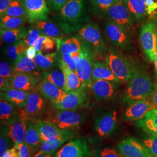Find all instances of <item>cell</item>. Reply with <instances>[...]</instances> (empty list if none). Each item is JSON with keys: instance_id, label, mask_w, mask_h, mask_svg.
I'll list each match as a JSON object with an SVG mask.
<instances>
[{"instance_id": "cell-1", "label": "cell", "mask_w": 157, "mask_h": 157, "mask_svg": "<svg viewBox=\"0 0 157 157\" xmlns=\"http://www.w3.org/2000/svg\"><path fill=\"white\" fill-rule=\"evenodd\" d=\"M57 21L65 33L78 31L87 21L84 0H69L59 11Z\"/></svg>"}, {"instance_id": "cell-2", "label": "cell", "mask_w": 157, "mask_h": 157, "mask_svg": "<svg viewBox=\"0 0 157 157\" xmlns=\"http://www.w3.org/2000/svg\"><path fill=\"white\" fill-rule=\"evenodd\" d=\"M154 90L151 79L145 72L137 69L129 80L124 97V102L131 104L136 101L148 99Z\"/></svg>"}, {"instance_id": "cell-3", "label": "cell", "mask_w": 157, "mask_h": 157, "mask_svg": "<svg viewBox=\"0 0 157 157\" xmlns=\"http://www.w3.org/2000/svg\"><path fill=\"white\" fill-rule=\"evenodd\" d=\"M106 63L120 83L129 81L137 69L128 58L115 51H108L106 55Z\"/></svg>"}, {"instance_id": "cell-4", "label": "cell", "mask_w": 157, "mask_h": 157, "mask_svg": "<svg viewBox=\"0 0 157 157\" xmlns=\"http://www.w3.org/2000/svg\"><path fill=\"white\" fill-rule=\"evenodd\" d=\"M78 36L90 46L96 55L108 52V47L97 23L90 22L83 25L78 31Z\"/></svg>"}, {"instance_id": "cell-5", "label": "cell", "mask_w": 157, "mask_h": 157, "mask_svg": "<svg viewBox=\"0 0 157 157\" xmlns=\"http://www.w3.org/2000/svg\"><path fill=\"white\" fill-rule=\"evenodd\" d=\"M141 45L148 59L154 62L157 48V24L151 19L141 26L140 33Z\"/></svg>"}, {"instance_id": "cell-6", "label": "cell", "mask_w": 157, "mask_h": 157, "mask_svg": "<svg viewBox=\"0 0 157 157\" xmlns=\"http://www.w3.org/2000/svg\"><path fill=\"white\" fill-rule=\"evenodd\" d=\"M104 32L108 40L115 47L123 51L131 50L132 41L128 31L108 19L104 25Z\"/></svg>"}, {"instance_id": "cell-7", "label": "cell", "mask_w": 157, "mask_h": 157, "mask_svg": "<svg viewBox=\"0 0 157 157\" xmlns=\"http://www.w3.org/2000/svg\"><path fill=\"white\" fill-rule=\"evenodd\" d=\"M82 51V56L77 63L76 72L85 87L90 88L93 82L92 72L96 54L90 46L83 41Z\"/></svg>"}, {"instance_id": "cell-8", "label": "cell", "mask_w": 157, "mask_h": 157, "mask_svg": "<svg viewBox=\"0 0 157 157\" xmlns=\"http://www.w3.org/2000/svg\"><path fill=\"white\" fill-rule=\"evenodd\" d=\"M47 121L53 123L59 129L71 130L84 122V115L78 110L56 109V112Z\"/></svg>"}, {"instance_id": "cell-9", "label": "cell", "mask_w": 157, "mask_h": 157, "mask_svg": "<svg viewBox=\"0 0 157 157\" xmlns=\"http://www.w3.org/2000/svg\"><path fill=\"white\" fill-rule=\"evenodd\" d=\"M109 19L129 31L133 27V17L124 0H117L107 12Z\"/></svg>"}, {"instance_id": "cell-10", "label": "cell", "mask_w": 157, "mask_h": 157, "mask_svg": "<svg viewBox=\"0 0 157 157\" xmlns=\"http://www.w3.org/2000/svg\"><path fill=\"white\" fill-rule=\"evenodd\" d=\"M89 104V99L84 89L67 92L61 101L52 106L56 109L79 110L87 108Z\"/></svg>"}, {"instance_id": "cell-11", "label": "cell", "mask_w": 157, "mask_h": 157, "mask_svg": "<svg viewBox=\"0 0 157 157\" xmlns=\"http://www.w3.org/2000/svg\"><path fill=\"white\" fill-rule=\"evenodd\" d=\"M45 99L40 93L37 86L29 92L25 106L22 110L25 117L28 121L39 117L44 112L46 107Z\"/></svg>"}, {"instance_id": "cell-12", "label": "cell", "mask_w": 157, "mask_h": 157, "mask_svg": "<svg viewBox=\"0 0 157 157\" xmlns=\"http://www.w3.org/2000/svg\"><path fill=\"white\" fill-rule=\"evenodd\" d=\"M54 157H93L87 141L75 139L69 141L56 151Z\"/></svg>"}, {"instance_id": "cell-13", "label": "cell", "mask_w": 157, "mask_h": 157, "mask_svg": "<svg viewBox=\"0 0 157 157\" xmlns=\"http://www.w3.org/2000/svg\"><path fill=\"white\" fill-rule=\"evenodd\" d=\"M117 147L122 157H153L145 146L133 137L122 139Z\"/></svg>"}, {"instance_id": "cell-14", "label": "cell", "mask_w": 157, "mask_h": 157, "mask_svg": "<svg viewBox=\"0 0 157 157\" xmlns=\"http://www.w3.org/2000/svg\"><path fill=\"white\" fill-rule=\"evenodd\" d=\"M117 83L105 80H94L91 89L95 100L104 102L113 100L117 94Z\"/></svg>"}, {"instance_id": "cell-15", "label": "cell", "mask_w": 157, "mask_h": 157, "mask_svg": "<svg viewBox=\"0 0 157 157\" xmlns=\"http://www.w3.org/2000/svg\"><path fill=\"white\" fill-rule=\"evenodd\" d=\"M42 80L39 73L14 72L10 79V88L31 91L37 87Z\"/></svg>"}, {"instance_id": "cell-16", "label": "cell", "mask_w": 157, "mask_h": 157, "mask_svg": "<svg viewBox=\"0 0 157 157\" xmlns=\"http://www.w3.org/2000/svg\"><path fill=\"white\" fill-rule=\"evenodd\" d=\"M117 126V113L116 111L106 112L98 115L94 121V129L100 137L111 136Z\"/></svg>"}, {"instance_id": "cell-17", "label": "cell", "mask_w": 157, "mask_h": 157, "mask_svg": "<svg viewBox=\"0 0 157 157\" xmlns=\"http://www.w3.org/2000/svg\"><path fill=\"white\" fill-rule=\"evenodd\" d=\"M28 122L22 112L19 111L17 116L6 124L8 133L15 144L25 143V136Z\"/></svg>"}, {"instance_id": "cell-18", "label": "cell", "mask_w": 157, "mask_h": 157, "mask_svg": "<svg viewBox=\"0 0 157 157\" xmlns=\"http://www.w3.org/2000/svg\"><path fill=\"white\" fill-rule=\"evenodd\" d=\"M29 22L34 24L48 19L49 8L45 0H24Z\"/></svg>"}, {"instance_id": "cell-19", "label": "cell", "mask_w": 157, "mask_h": 157, "mask_svg": "<svg viewBox=\"0 0 157 157\" xmlns=\"http://www.w3.org/2000/svg\"><path fill=\"white\" fill-rule=\"evenodd\" d=\"M156 109V107L148 98L136 101L129 104L123 114V119L125 121H137L144 118L148 112Z\"/></svg>"}, {"instance_id": "cell-20", "label": "cell", "mask_w": 157, "mask_h": 157, "mask_svg": "<svg viewBox=\"0 0 157 157\" xmlns=\"http://www.w3.org/2000/svg\"><path fill=\"white\" fill-rule=\"evenodd\" d=\"M37 87L40 93L47 100H50L52 105L59 102L67 94L65 90L57 87L45 78L41 80Z\"/></svg>"}, {"instance_id": "cell-21", "label": "cell", "mask_w": 157, "mask_h": 157, "mask_svg": "<svg viewBox=\"0 0 157 157\" xmlns=\"http://www.w3.org/2000/svg\"><path fill=\"white\" fill-rule=\"evenodd\" d=\"M58 66L60 67L63 73H64L65 78V86L64 90L67 93L76 90H84L86 88L78 78L76 72L72 71L68 67L61 58L59 59Z\"/></svg>"}, {"instance_id": "cell-22", "label": "cell", "mask_w": 157, "mask_h": 157, "mask_svg": "<svg viewBox=\"0 0 157 157\" xmlns=\"http://www.w3.org/2000/svg\"><path fill=\"white\" fill-rule=\"evenodd\" d=\"M35 123L39 130L43 141L56 139L65 135L69 130L59 129L56 125L47 120L37 121Z\"/></svg>"}, {"instance_id": "cell-23", "label": "cell", "mask_w": 157, "mask_h": 157, "mask_svg": "<svg viewBox=\"0 0 157 157\" xmlns=\"http://www.w3.org/2000/svg\"><path fill=\"white\" fill-rule=\"evenodd\" d=\"M29 91L10 88L6 91H1V98L5 100L14 105L15 107L22 108L25 106Z\"/></svg>"}, {"instance_id": "cell-24", "label": "cell", "mask_w": 157, "mask_h": 157, "mask_svg": "<svg viewBox=\"0 0 157 157\" xmlns=\"http://www.w3.org/2000/svg\"><path fill=\"white\" fill-rule=\"evenodd\" d=\"M57 52L60 55L71 54L73 52L81 50L82 41L78 36H73L67 39L56 38Z\"/></svg>"}, {"instance_id": "cell-25", "label": "cell", "mask_w": 157, "mask_h": 157, "mask_svg": "<svg viewBox=\"0 0 157 157\" xmlns=\"http://www.w3.org/2000/svg\"><path fill=\"white\" fill-rule=\"evenodd\" d=\"M92 78L93 80H105L117 83H120L107 63L101 61H96L94 62L93 68Z\"/></svg>"}, {"instance_id": "cell-26", "label": "cell", "mask_w": 157, "mask_h": 157, "mask_svg": "<svg viewBox=\"0 0 157 157\" xmlns=\"http://www.w3.org/2000/svg\"><path fill=\"white\" fill-rule=\"evenodd\" d=\"M43 142L39 130L35 122L29 121L25 136V143L33 153L40 148Z\"/></svg>"}, {"instance_id": "cell-27", "label": "cell", "mask_w": 157, "mask_h": 157, "mask_svg": "<svg viewBox=\"0 0 157 157\" xmlns=\"http://www.w3.org/2000/svg\"><path fill=\"white\" fill-rule=\"evenodd\" d=\"M135 126L150 135L157 136V115L152 110L142 119L135 122Z\"/></svg>"}, {"instance_id": "cell-28", "label": "cell", "mask_w": 157, "mask_h": 157, "mask_svg": "<svg viewBox=\"0 0 157 157\" xmlns=\"http://www.w3.org/2000/svg\"><path fill=\"white\" fill-rule=\"evenodd\" d=\"M13 67L14 72L39 73L41 71L34 59L29 58L25 52L14 62Z\"/></svg>"}, {"instance_id": "cell-29", "label": "cell", "mask_w": 157, "mask_h": 157, "mask_svg": "<svg viewBox=\"0 0 157 157\" xmlns=\"http://www.w3.org/2000/svg\"><path fill=\"white\" fill-rule=\"evenodd\" d=\"M60 54L58 52L43 54L42 52H37L34 58V61L41 71H45L58 66Z\"/></svg>"}, {"instance_id": "cell-30", "label": "cell", "mask_w": 157, "mask_h": 157, "mask_svg": "<svg viewBox=\"0 0 157 157\" xmlns=\"http://www.w3.org/2000/svg\"><path fill=\"white\" fill-rule=\"evenodd\" d=\"M28 33V29L21 27L13 29H1L0 34L1 40L6 44H11L24 39Z\"/></svg>"}, {"instance_id": "cell-31", "label": "cell", "mask_w": 157, "mask_h": 157, "mask_svg": "<svg viewBox=\"0 0 157 157\" xmlns=\"http://www.w3.org/2000/svg\"><path fill=\"white\" fill-rule=\"evenodd\" d=\"M34 26L47 36L52 38H62L63 36L61 28L48 19L34 23Z\"/></svg>"}, {"instance_id": "cell-32", "label": "cell", "mask_w": 157, "mask_h": 157, "mask_svg": "<svg viewBox=\"0 0 157 157\" xmlns=\"http://www.w3.org/2000/svg\"><path fill=\"white\" fill-rule=\"evenodd\" d=\"M129 11L137 22L143 21L147 15L145 0H124Z\"/></svg>"}, {"instance_id": "cell-33", "label": "cell", "mask_w": 157, "mask_h": 157, "mask_svg": "<svg viewBox=\"0 0 157 157\" xmlns=\"http://www.w3.org/2000/svg\"><path fill=\"white\" fill-rule=\"evenodd\" d=\"M74 133L72 130H68L64 135L58 139L52 140L43 141L40 147V151L54 153L58 148H59L67 140L72 139Z\"/></svg>"}, {"instance_id": "cell-34", "label": "cell", "mask_w": 157, "mask_h": 157, "mask_svg": "<svg viewBox=\"0 0 157 157\" xmlns=\"http://www.w3.org/2000/svg\"><path fill=\"white\" fill-rule=\"evenodd\" d=\"M43 78L48 82L55 84L57 87L65 89V78L64 73L58 66L51 68L45 71L43 73Z\"/></svg>"}, {"instance_id": "cell-35", "label": "cell", "mask_w": 157, "mask_h": 157, "mask_svg": "<svg viewBox=\"0 0 157 157\" xmlns=\"http://www.w3.org/2000/svg\"><path fill=\"white\" fill-rule=\"evenodd\" d=\"M15 106L11 103L1 98L0 100V118L1 122L6 124L12 118L16 117L18 112L15 110Z\"/></svg>"}, {"instance_id": "cell-36", "label": "cell", "mask_w": 157, "mask_h": 157, "mask_svg": "<svg viewBox=\"0 0 157 157\" xmlns=\"http://www.w3.org/2000/svg\"><path fill=\"white\" fill-rule=\"evenodd\" d=\"M28 21L27 17H10L3 15L1 17V29H13L22 27L23 25Z\"/></svg>"}, {"instance_id": "cell-37", "label": "cell", "mask_w": 157, "mask_h": 157, "mask_svg": "<svg viewBox=\"0 0 157 157\" xmlns=\"http://www.w3.org/2000/svg\"><path fill=\"white\" fill-rule=\"evenodd\" d=\"M28 47L22 40L17 43L8 45L6 48V53L10 59L15 62L17 59L23 54Z\"/></svg>"}, {"instance_id": "cell-38", "label": "cell", "mask_w": 157, "mask_h": 157, "mask_svg": "<svg viewBox=\"0 0 157 157\" xmlns=\"http://www.w3.org/2000/svg\"><path fill=\"white\" fill-rule=\"evenodd\" d=\"M56 46V38L43 35L36 41L34 47L37 52L47 53L53 50Z\"/></svg>"}, {"instance_id": "cell-39", "label": "cell", "mask_w": 157, "mask_h": 157, "mask_svg": "<svg viewBox=\"0 0 157 157\" xmlns=\"http://www.w3.org/2000/svg\"><path fill=\"white\" fill-rule=\"evenodd\" d=\"M95 17L102 18L107 15L109 8L117 0H90Z\"/></svg>"}, {"instance_id": "cell-40", "label": "cell", "mask_w": 157, "mask_h": 157, "mask_svg": "<svg viewBox=\"0 0 157 157\" xmlns=\"http://www.w3.org/2000/svg\"><path fill=\"white\" fill-rule=\"evenodd\" d=\"M3 15L14 17H27V12L24 0H12Z\"/></svg>"}, {"instance_id": "cell-41", "label": "cell", "mask_w": 157, "mask_h": 157, "mask_svg": "<svg viewBox=\"0 0 157 157\" xmlns=\"http://www.w3.org/2000/svg\"><path fill=\"white\" fill-rule=\"evenodd\" d=\"M13 141L8 133V126L3 125L1 128L0 135V157H2L6 150L13 147Z\"/></svg>"}, {"instance_id": "cell-42", "label": "cell", "mask_w": 157, "mask_h": 157, "mask_svg": "<svg viewBox=\"0 0 157 157\" xmlns=\"http://www.w3.org/2000/svg\"><path fill=\"white\" fill-rule=\"evenodd\" d=\"M43 35L44 34L39 29L33 26L28 29V33L23 40L25 42L28 47L33 46L36 41Z\"/></svg>"}, {"instance_id": "cell-43", "label": "cell", "mask_w": 157, "mask_h": 157, "mask_svg": "<svg viewBox=\"0 0 157 157\" xmlns=\"http://www.w3.org/2000/svg\"><path fill=\"white\" fill-rule=\"evenodd\" d=\"M143 143L152 157H157V136L149 135L143 140Z\"/></svg>"}, {"instance_id": "cell-44", "label": "cell", "mask_w": 157, "mask_h": 157, "mask_svg": "<svg viewBox=\"0 0 157 157\" xmlns=\"http://www.w3.org/2000/svg\"><path fill=\"white\" fill-rule=\"evenodd\" d=\"M13 67L6 61H1L0 62V77L10 79L13 75Z\"/></svg>"}, {"instance_id": "cell-45", "label": "cell", "mask_w": 157, "mask_h": 157, "mask_svg": "<svg viewBox=\"0 0 157 157\" xmlns=\"http://www.w3.org/2000/svg\"><path fill=\"white\" fill-rule=\"evenodd\" d=\"M14 147L17 150L19 157H32L31 154L33 152L26 143L15 144Z\"/></svg>"}, {"instance_id": "cell-46", "label": "cell", "mask_w": 157, "mask_h": 157, "mask_svg": "<svg viewBox=\"0 0 157 157\" xmlns=\"http://www.w3.org/2000/svg\"><path fill=\"white\" fill-rule=\"evenodd\" d=\"M147 14L154 16L157 14V1L155 0H145Z\"/></svg>"}, {"instance_id": "cell-47", "label": "cell", "mask_w": 157, "mask_h": 157, "mask_svg": "<svg viewBox=\"0 0 157 157\" xmlns=\"http://www.w3.org/2000/svg\"><path fill=\"white\" fill-rule=\"evenodd\" d=\"M60 58L69 67L72 71L76 72L77 63L73 60L72 57L70 54H62L60 55Z\"/></svg>"}, {"instance_id": "cell-48", "label": "cell", "mask_w": 157, "mask_h": 157, "mask_svg": "<svg viewBox=\"0 0 157 157\" xmlns=\"http://www.w3.org/2000/svg\"><path fill=\"white\" fill-rule=\"evenodd\" d=\"M97 157H122L121 154H118L116 150L110 148H105L98 152Z\"/></svg>"}, {"instance_id": "cell-49", "label": "cell", "mask_w": 157, "mask_h": 157, "mask_svg": "<svg viewBox=\"0 0 157 157\" xmlns=\"http://www.w3.org/2000/svg\"><path fill=\"white\" fill-rule=\"evenodd\" d=\"M69 0H48L51 8L54 11H60Z\"/></svg>"}, {"instance_id": "cell-50", "label": "cell", "mask_w": 157, "mask_h": 157, "mask_svg": "<svg viewBox=\"0 0 157 157\" xmlns=\"http://www.w3.org/2000/svg\"><path fill=\"white\" fill-rule=\"evenodd\" d=\"M12 0H0V16H2Z\"/></svg>"}, {"instance_id": "cell-51", "label": "cell", "mask_w": 157, "mask_h": 157, "mask_svg": "<svg viewBox=\"0 0 157 157\" xmlns=\"http://www.w3.org/2000/svg\"><path fill=\"white\" fill-rule=\"evenodd\" d=\"M1 157H19L18 151L15 147L8 149Z\"/></svg>"}, {"instance_id": "cell-52", "label": "cell", "mask_w": 157, "mask_h": 157, "mask_svg": "<svg viewBox=\"0 0 157 157\" xmlns=\"http://www.w3.org/2000/svg\"><path fill=\"white\" fill-rule=\"evenodd\" d=\"M10 88V80L7 78H0V89L1 91H6Z\"/></svg>"}, {"instance_id": "cell-53", "label": "cell", "mask_w": 157, "mask_h": 157, "mask_svg": "<svg viewBox=\"0 0 157 157\" xmlns=\"http://www.w3.org/2000/svg\"><path fill=\"white\" fill-rule=\"evenodd\" d=\"M25 53L29 58L33 59L35 56H36V55L37 54V51L35 49L34 46H30L27 48Z\"/></svg>"}, {"instance_id": "cell-54", "label": "cell", "mask_w": 157, "mask_h": 157, "mask_svg": "<svg viewBox=\"0 0 157 157\" xmlns=\"http://www.w3.org/2000/svg\"><path fill=\"white\" fill-rule=\"evenodd\" d=\"M70 55L72 57L73 60L75 61V62H76V63H78V61H79V60L80 59L81 57L82 56V48H81L80 50L73 52L72 53H71Z\"/></svg>"}, {"instance_id": "cell-55", "label": "cell", "mask_w": 157, "mask_h": 157, "mask_svg": "<svg viewBox=\"0 0 157 157\" xmlns=\"http://www.w3.org/2000/svg\"><path fill=\"white\" fill-rule=\"evenodd\" d=\"M152 101L157 108V83L154 85V90L152 94Z\"/></svg>"}, {"instance_id": "cell-56", "label": "cell", "mask_w": 157, "mask_h": 157, "mask_svg": "<svg viewBox=\"0 0 157 157\" xmlns=\"http://www.w3.org/2000/svg\"><path fill=\"white\" fill-rule=\"evenodd\" d=\"M54 153L46 152L39 151L35 154L33 157H52Z\"/></svg>"}, {"instance_id": "cell-57", "label": "cell", "mask_w": 157, "mask_h": 157, "mask_svg": "<svg viewBox=\"0 0 157 157\" xmlns=\"http://www.w3.org/2000/svg\"><path fill=\"white\" fill-rule=\"evenodd\" d=\"M154 65H155V72L157 75V52H156V55L155 57V59H154Z\"/></svg>"}, {"instance_id": "cell-58", "label": "cell", "mask_w": 157, "mask_h": 157, "mask_svg": "<svg viewBox=\"0 0 157 157\" xmlns=\"http://www.w3.org/2000/svg\"><path fill=\"white\" fill-rule=\"evenodd\" d=\"M153 111L155 112V114H157V108H156V109H153Z\"/></svg>"}, {"instance_id": "cell-59", "label": "cell", "mask_w": 157, "mask_h": 157, "mask_svg": "<svg viewBox=\"0 0 157 157\" xmlns=\"http://www.w3.org/2000/svg\"></svg>"}]
</instances>
